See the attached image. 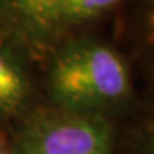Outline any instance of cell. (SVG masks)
I'll list each match as a JSON object with an SVG mask.
<instances>
[{
  "label": "cell",
  "mask_w": 154,
  "mask_h": 154,
  "mask_svg": "<svg viewBox=\"0 0 154 154\" xmlns=\"http://www.w3.org/2000/svg\"><path fill=\"white\" fill-rule=\"evenodd\" d=\"M46 83L50 106L73 111H94L130 93L124 60L97 42H76L56 51Z\"/></svg>",
  "instance_id": "obj_1"
},
{
  "label": "cell",
  "mask_w": 154,
  "mask_h": 154,
  "mask_svg": "<svg viewBox=\"0 0 154 154\" xmlns=\"http://www.w3.org/2000/svg\"><path fill=\"white\" fill-rule=\"evenodd\" d=\"M19 154H109L113 130L94 111L34 106L11 127Z\"/></svg>",
  "instance_id": "obj_2"
},
{
  "label": "cell",
  "mask_w": 154,
  "mask_h": 154,
  "mask_svg": "<svg viewBox=\"0 0 154 154\" xmlns=\"http://www.w3.org/2000/svg\"><path fill=\"white\" fill-rule=\"evenodd\" d=\"M33 107L27 69L10 44L0 40V126L10 130Z\"/></svg>",
  "instance_id": "obj_3"
},
{
  "label": "cell",
  "mask_w": 154,
  "mask_h": 154,
  "mask_svg": "<svg viewBox=\"0 0 154 154\" xmlns=\"http://www.w3.org/2000/svg\"><path fill=\"white\" fill-rule=\"evenodd\" d=\"M53 0H0V17L16 40L38 50L56 33Z\"/></svg>",
  "instance_id": "obj_4"
},
{
  "label": "cell",
  "mask_w": 154,
  "mask_h": 154,
  "mask_svg": "<svg viewBox=\"0 0 154 154\" xmlns=\"http://www.w3.org/2000/svg\"><path fill=\"white\" fill-rule=\"evenodd\" d=\"M119 2L120 0H53L51 13L56 32L66 23L97 16Z\"/></svg>",
  "instance_id": "obj_5"
},
{
  "label": "cell",
  "mask_w": 154,
  "mask_h": 154,
  "mask_svg": "<svg viewBox=\"0 0 154 154\" xmlns=\"http://www.w3.org/2000/svg\"><path fill=\"white\" fill-rule=\"evenodd\" d=\"M0 154H19L13 144L9 130L2 126H0Z\"/></svg>",
  "instance_id": "obj_6"
},
{
  "label": "cell",
  "mask_w": 154,
  "mask_h": 154,
  "mask_svg": "<svg viewBox=\"0 0 154 154\" xmlns=\"http://www.w3.org/2000/svg\"><path fill=\"white\" fill-rule=\"evenodd\" d=\"M151 154H154V143H153V151H151Z\"/></svg>",
  "instance_id": "obj_7"
}]
</instances>
